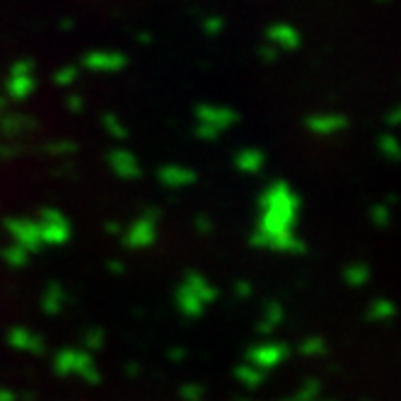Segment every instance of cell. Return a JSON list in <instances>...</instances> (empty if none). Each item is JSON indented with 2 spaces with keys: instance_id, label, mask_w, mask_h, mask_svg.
<instances>
[{
  "instance_id": "1",
  "label": "cell",
  "mask_w": 401,
  "mask_h": 401,
  "mask_svg": "<svg viewBox=\"0 0 401 401\" xmlns=\"http://www.w3.org/2000/svg\"><path fill=\"white\" fill-rule=\"evenodd\" d=\"M193 119H196V131L198 138L203 140H215L220 138L222 133L230 131V128L237 126L239 114L237 109L227 107V104H198L196 111H193Z\"/></svg>"
},
{
  "instance_id": "2",
  "label": "cell",
  "mask_w": 401,
  "mask_h": 401,
  "mask_svg": "<svg viewBox=\"0 0 401 401\" xmlns=\"http://www.w3.org/2000/svg\"><path fill=\"white\" fill-rule=\"evenodd\" d=\"M34 70H37V66H34L32 58H17L13 66H10L3 90V97L10 104L27 102L34 94V90H37V75H34Z\"/></svg>"
},
{
  "instance_id": "3",
  "label": "cell",
  "mask_w": 401,
  "mask_h": 401,
  "mask_svg": "<svg viewBox=\"0 0 401 401\" xmlns=\"http://www.w3.org/2000/svg\"><path fill=\"white\" fill-rule=\"evenodd\" d=\"M128 66V56L123 51L116 49H92L87 54H82L80 66L90 73H102V75H111V73H121L123 68Z\"/></svg>"
},
{
  "instance_id": "4",
  "label": "cell",
  "mask_w": 401,
  "mask_h": 401,
  "mask_svg": "<svg viewBox=\"0 0 401 401\" xmlns=\"http://www.w3.org/2000/svg\"><path fill=\"white\" fill-rule=\"evenodd\" d=\"M266 44L273 46L278 54H290L303 46V34L295 25L288 22H276V25L266 27Z\"/></svg>"
},
{
  "instance_id": "5",
  "label": "cell",
  "mask_w": 401,
  "mask_h": 401,
  "mask_svg": "<svg viewBox=\"0 0 401 401\" xmlns=\"http://www.w3.org/2000/svg\"><path fill=\"white\" fill-rule=\"evenodd\" d=\"M310 133L315 135H334L341 133L348 126V119L344 114H336V111H320V114H312L305 119Z\"/></svg>"
},
{
  "instance_id": "6",
  "label": "cell",
  "mask_w": 401,
  "mask_h": 401,
  "mask_svg": "<svg viewBox=\"0 0 401 401\" xmlns=\"http://www.w3.org/2000/svg\"><path fill=\"white\" fill-rule=\"evenodd\" d=\"M109 162L116 174L121 176H138V160L128 150H114L109 155Z\"/></svg>"
},
{
  "instance_id": "7",
  "label": "cell",
  "mask_w": 401,
  "mask_h": 401,
  "mask_svg": "<svg viewBox=\"0 0 401 401\" xmlns=\"http://www.w3.org/2000/svg\"><path fill=\"white\" fill-rule=\"evenodd\" d=\"M237 167L242 172H259L264 167V152L256 147H244L237 155Z\"/></svg>"
},
{
  "instance_id": "8",
  "label": "cell",
  "mask_w": 401,
  "mask_h": 401,
  "mask_svg": "<svg viewBox=\"0 0 401 401\" xmlns=\"http://www.w3.org/2000/svg\"><path fill=\"white\" fill-rule=\"evenodd\" d=\"M32 126V119H27L25 114L17 111H8L5 116H0V131L3 133H22Z\"/></svg>"
},
{
  "instance_id": "9",
  "label": "cell",
  "mask_w": 401,
  "mask_h": 401,
  "mask_svg": "<svg viewBox=\"0 0 401 401\" xmlns=\"http://www.w3.org/2000/svg\"><path fill=\"white\" fill-rule=\"evenodd\" d=\"M160 179L164 184H172V186H184L188 181H193V174L184 167H176V164H167V167L160 172Z\"/></svg>"
},
{
  "instance_id": "10",
  "label": "cell",
  "mask_w": 401,
  "mask_h": 401,
  "mask_svg": "<svg viewBox=\"0 0 401 401\" xmlns=\"http://www.w3.org/2000/svg\"><path fill=\"white\" fill-rule=\"evenodd\" d=\"M78 78H80V68L78 66H61L54 73V82L58 87H73L75 82H78Z\"/></svg>"
},
{
  "instance_id": "11",
  "label": "cell",
  "mask_w": 401,
  "mask_h": 401,
  "mask_svg": "<svg viewBox=\"0 0 401 401\" xmlns=\"http://www.w3.org/2000/svg\"><path fill=\"white\" fill-rule=\"evenodd\" d=\"M200 29H203V34H208V37H218V34H222V29H225V17H222V15L203 17Z\"/></svg>"
},
{
  "instance_id": "12",
  "label": "cell",
  "mask_w": 401,
  "mask_h": 401,
  "mask_svg": "<svg viewBox=\"0 0 401 401\" xmlns=\"http://www.w3.org/2000/svg\"><path fill=\"white\" fill-rule=\"evenodd\" d=\"M102 123H104V128H107V131H109L111 135H114V138H126V135H128V128L119 121V116H114V114H104Z\"/></svg>"
},
{
  "instance_id": "13",
  "label": "cell",
  "mask_w": 401,
  "mask_h": 401,
  "mask_svg": "<svg viewBox=\"0 0 401 401\" xmlns=\"http://www.w3.org/2000/svg\"><path fill=\"white\" fill-rule=\"evenodd\" d=\"M380 150L385 152V155L389 157H397V150H399V145H397V138H394V133H385L380 138Z\"/></svg>"
},
{
  "instance_id": "14",
  "label": "cell",
  "mask_w": 401,
  "mask_h": 401,
  "mask_svg": "<svg viewBox=\"0 0 401 401\" xmlns=\"http://www.w3.org/2000/svg\"><path fill=\"white\" fill-rule=\"evenodd\" d=\"M66 107L70 111H82V107H85V99H82L80 94H70V97L66 99Z\"/></svg>"
},
{
  "instance_id": "15",
  "label": "cell",
  "mask_w": 401,
  "mask_h": 401,
  "mask_svg": "<svg viewBox=\"0 0 401 401\" xmlns=\"http://www.w3.org/2000/svg\"><path fill=\"white\" fill-rule=\"evenodd\" d=\"M259 54H261V58H264L266 63H276V58H278V51H276L273 46H269V44H264Z\"/></svg>"
},
{
  "instance_id": "16",
  "label": "cell",
  "mask_w": 401,
  "mask_h": 401,
  "mask_svg": "<svg viewBox=\"0 0 401 401\" xmlns=\"http://www.w3.org/2000/svg\"><path fill=\"white\" fill-rule=\"evenodd\" d=\"M387 121H389V126H397V121H399V109H397V107H394L392 111H389Z\"/></svg>"
},
{
  "instance_id": "17",
  "label": "cell",
  "mask_w": 401,
  "mask_h": 401,
  "mask_svg": "<svg viewBox=\"0 0 401 401\" xmlns=\"http://www.w3.org/2000/svg\"><path fill=\"white\" fill-rule=\"evenodd\" d=\"M8 99H5V97H0V116H5V114H8Z\"/></svg>"
},
{
  "instance_id": "18",
  "label": "cell",
  "mask_w": 401,
  "mask_h": 401,
  "mask_svg": "<svg viewBox=\"0 0 401 401\" xmlns=\"http://www.w3.org/2000/svg\"><path fill=\"white\" fill-rule=\"evenodd\" d=\"M377 3H389V0H377Z\"/></svg>"
}]
</instances>
